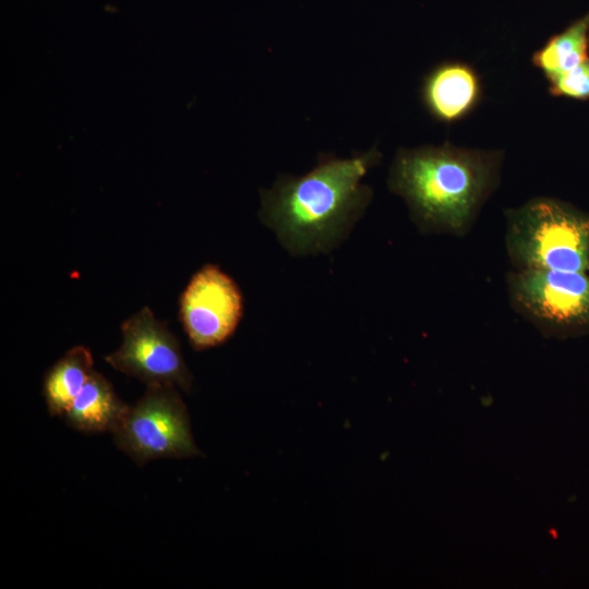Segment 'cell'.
<instances>
[{
  "mask_svg": "<svg viewBox=\"0 0 589 589\" xmlns=\"http://www.w3.org/2000/svg\"><path fill=\"white\" fill-rule=\"evenodd\" d=\"M381 158L376 146L350 158L322 153L303 176L279 175L272 188L260 191L259 217L290 254L328 253L369 206L373 192L361 180Z\"/></svg>",
  "mask_w": 589,
  "mask_h": 589,
  "instance_id": "cell-1",
  "label": "cell"
},
{
  "mask_svg": "<svg viewBox=\"0 0 589 589\" xmlns=\"http://www.w3.org/2000/svg\"><path fill=\"white\" fill-rule=\"evenodd\" d=\"M504 154L450 143L397 151L388 189L407 204L422 233L462 237L497 188Z\"/></svg>",
  "mask_w": 589,
  "mask_h": 589,
  "instance_id": "cell-2",
  "label": "cell"
},
{
  "mask_svg": "<svg viewBox=\"0 0 589 589\" xmlns=\"http://www.w3.org/2000/svg\"><path fill=\"white\" fill-rule=\"evenodd\" d=\"M505 245L515 269L589 272V214L553 197L505 212Z\"/></svg>",
  "mask_w": 589,
  "mask_h": 589,
  "instance_id": "cell-3",
  "label": "cell"
},
{
  "mask_svg": "<svg viewBox=\"0 0 589 589\" xmlns=\"http://www.w3.org/2000/svg\"><path fill=\"white\" fill-rule=\"evenodd\" d=\"M506 285L513 309L544 336L589 334V272L514 269Z\"/></svg>",
  "mask_w": 589,
  "mask_h": 589,
  "instance_id": "cell-4",
  "label": "cell"
},
{
  "mask_svg": "<svg viewBox=\"0 0 589 589\" xmlns=\"http://www.w3.org/2000/svg\"><path fill=\"white\" fill-rule=\"evenodd\" d=\"M117 447L136 464L202 455L194 443L187 407L173 385H147L112 432Z\"/></svg>",
  "mask_w": 589,
  "mask_h": 589,
  "instance_id": "cell-5",
  "label": "cell"
},
{
  "mask_svg": "<svg viewBox=\"0 0 589 589\" xmlns=\"http://www.w3.org/2000/svg\"><path fill=\"white\" fill-rule=\"evenodd\" d=\"M122 344L105 357L113 369L139 378L146 385H173L189 393L192 375L180 345L166 323L144 306L121 325Z\"/></svg>",
  "mask_w": 589,
  "mask_h": 589,
  "instance_id": "cell-6",
  "label": "cell"
},
{
  "mask_svg": "<svg viewBox=\"0 0 589 589\" xmlns=\"http://www.w3.org/2000/svg\"><path fill=\"white\" fill-rule=\"evenodd\" d=\"M242 312L238 285L212 264L192 276L180 298V318L195 350L225 342L235 333Z\"/></svg>",
  "mask_w": 589,
  "mask_h": 589,
  "instance_id": "cell-7",
  "label": "cell"
},
{
  "mask_svg": "<svg viewBox=\"0 0 589 589\" xmlns=\"http://www.w3.org/2000/svg\"><path fill=\"white\" fill-rule=\"evenodd\" d=\"M421 100L437 121L454 123L468 117L482 98V83L476 69L462 61H444L423 77Z\"/></svg>",
  "mask_w": 589,
  "mask_h": 589,
  "instance_id": "cell-8",
  "label": "cell"
},
{
  "mask_svg": "<svg viewBox=\"0 0 589 589\" xmlns=\"http://www.w3.org/2000/svg\"><path fill=\"white\" fill-rule=\"evenodd\" d=\"M129 409L130 406L117 396L111 384L93 370L63 416L69 426L81 432L112 433Z\"/></svg>",
  "mask_w": 589,
  "mask_h": 589,
  "instance_id": "cell-9",
  "label": "cell"
},
{
  "mask_svg": "<svg viewBox=\"0 0 589 589\" xmlns=\"http://www.w3.org/2000/svg\"><path fill=\"white\" fill-rule=\"evenodd\" d=\"M92 366L89 350L76 346L48 371L44 381V396L51 416L64 414L89 377Z\"/></svg>",
  "mask_w": 589,
  "mask_h": 589,
  "instance_id": "cell-10",
  "label": "cell"
},
{
  "mask_svg": "<svg viewBox=\"0 0 589 589\" xmlns=\"http://www.w3.org/2000/svg\"><path fill=\"white\" fill-rule=\"evenodd\" d=\"M588 41L589 12L563 32L549 38L532 55V63L550 80L587 59Z\"/></svg>",
  "mask_w": 589,
  "mask_h": 589,
  "instance_id": "cell-11",
  "label": "cell"
},
{
  "mask_svg": "<svg viewBox=\"0 0 589 589\" xmlns=\"http://www.w3.org/2000/svg\"><path fill=\"white\" fill-rule=\"evenodd\" d=\"M550 93L555 96L589 99V57L570 70L550 80Z\"/></svg>",
  "mask_w": 589,
  "mask_h": 589,
  "instance_id": "cell-12",
  "label": "cell"
}]
</instances>
